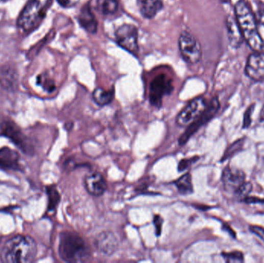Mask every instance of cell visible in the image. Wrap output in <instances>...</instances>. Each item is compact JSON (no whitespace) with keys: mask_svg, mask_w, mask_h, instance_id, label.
I'll return each mask as SVG.
<instances>
[{"mask_svg":"<svg viewBox=\"0 0 264 263\" xmlns=\"http://www.w3.org/2000/svg\"><path fill=\"white\" fill-rule=\"evenodd\" d=\"M59 255L67 262H83L91 257V251L85 240L77 232H63L60 235Z\"/></svg>","mask_w":264,"mask_h":263,"instance_id":"obj_3","label":"cell"},{"mask_svg":"<svg viewBox=\"0 0 264 263\" xmlns=\"http://www.w3.org/2000/svg\"><path fill=\"white\" fill-rule=\"evenodd\" d=\"M141 16L146 19H153L164 8L163 0H137Z\"/></svg>","mask_w":264,"mask_h":263,"instance_id":"obj_18","label":"cell"},{"mask_svg":"<svg viewBox=\"0 0 264 263\" xmlns=\"http://www.w3.org/2000/svg\"><path fill=\"white\" fill-rule=\"evenodd\" d=\"M181 57L189 64H196L202 58V48L200 42L190 32L182 31L179 38Z\"/></svg>","mask_w":264,"mask_h":263,"instance_id":"obj_5","label":"cell"},{"mask_svg":"<svg viewBox=\"0 0 264 263\" xmlns=\"http://www.w3.org/2000/svg\"><path fill=\"white\" fill-rule=\"evenodd\" d=\"M198 160H199V157H193V158L181 160L179 161V165H178V170L179 172H184L188 168L191 167Z\"/></svg>","mask_w":264,"mask_h":263,"instance_id":"obj_28","label":"cell"},{"mask_svg":"<svg viewBox=\"0 0 264 263\" xmlns=\"http://www.w3.org/2000/svg\"><path fill=\"white\" fill-rule=\"evenodd\" d=\"M0 169L4 170H20L19 154L7 147L0 148Z\"/></svg>","mask_w":264,"mask_h":263,"instance_id":"obj_16","label":"cell"},{"mask_svg":"<svg viewBox=\"0 0 264 263\" xmlns=\"http://www.w3.org/2000/svg\"><path fill=\"white\" fill-rule=\"evenodd\" d=\"M250 230L264 242V229L259 226H250Z\"/></svg>","mask_w":264,"mask_h":263,"instance_id":"obj_31","label":"cell"},{"mask_svg":"<svg viewBox=\"0 0 264 263\" xmlns=\"http://www.w3.org/2000/svg\"><path fill=\"white\" fill-rule=\"evenodd\" d=\"M94 102L100 107L108 105L112 102L114 98V89L105 90L102 87H98L93 90L92 93Z\"/></svg>","mask_w":264,"mask_h":263,"instance_id":"obj_20","label":"cell"},{"mask_svg":"<svg viewBox=\"0 0 264 263\" xmlns=\"http://www.w3.org/2000/svg\"><path fill=\"white\" fill-rule=\"evenodd\" d=\"M78 21L81 27L87 33L94 34L98 31V21L92 11L90 4H85L81 8L78 16Z\"/></svg>","mask_w":264,"mask_h":263,"instance_id":"obj_17","label":"cell"},{"mask_svg":"<svg viewBox=\"0 0 264 263\" xmlns=\"http://www.w3.org/2000/svg\"><path fill=\"white\" fill-rule=\"evenodd\" d=\"M37 84L38 85L41 86L45 91L48 93H52L55 90L56 85L54 81L49 77L46 75H40L37 78Z\"/></svg>","mask_w":264,"mask_h":263,"instance_id":"obj_25","label":"cell"},{"mask_svg":"<svg viewBox=\"0 0 264 263\" xmlns=\"http://www.w3.org/2000/svg\"><path fill=\"white\" fill-rule=\"evenodd\" d=\"M259 121L261 123H264V105L261 110L260 114H259Z\"/></svg>","mask_w":264,"mask_h":263,"instance_id":"obj_33","label":"cell"},{"mask_svg":"<svg viewBox=\"0 0 264 263\" xmlns=\"http://www.w3.org/2000/svg\"><path fill=\"white\" fill-rule=\"evenodd\" d=\"M222 255L226 262H243L244 261V255L239 251L229 252V253L223 252Z\"/></svg>","mask_w":264,"mask_h":263,"instance_id":"obj_26","label":"cell"},{"mask_svg":"<svg viewBox=\"0 0 264 263\" xmlns=\"http://www.w3.org/2000/svg\"><path fill=\"white\" fill-rule=\"evenodd\" d=\"M94 245L97 250L101 254L110 256L117 252L120 242L112 232H102L97 235Z\"/></svg>","mask_w":264,"mask_h":263,"instance_id":"obj_13","label":"cell"},{"mask_svg":"<svg viewBox=\"0 0 264 263\" xmlns=\"http://www.w3.org/2000/svg\"><path fill=\"white\" fill-rule=\"evenodd\" d=\"M235 18L244 40L255 51L264 48V41L258 30L257 21L245 0H239L234 7Z\"/></svg>","mask_w":264,"mask_h":263,"instance_id":"obj_1","label":"cell"},{"mask_svg":"<svg viewBox=\"0 0 264 263\" xmlns=\"http://www.w3.org/2000/svg\"><path fill=\"white\" fill-rule=\"evenodd\" d=\"M37 246L28 235H16L9 240L3 247L0 257L4 262L27 263L34 261Z\"/></svg>","mask_w":264,"mask_h":263,"instance_id":"obj_2","label":"cell"},{"mask_svg":"<svg viewBox=\"0 0 264 263\" xmlns=\"http://www.w3.org/2000/svg\"><path fill=\"white\" fill-rule=\"evenodd\" d=\"M244 139H239L236 140L233 145H231L229 148H227L226 152H225L224 155L222 158V161H224L225 160L229 159L231 157H233L235 154L241 151V148L244 147Z\"/></svg>","mask_w":264,"mask_h":263,"instance_id":"obj_24","label":"cell"},{"mask_svg":"<svg viewBox=\"0 0 264 263\" xmlns=\"http://www.w3.org/2000/svg\"><path fill=\"white\" fill-rule=\"evenodd\" d=\"M246 74L256 82H264V53L256 51L247 59Z\"/></svg>","mask_w":264,"mask_h":263,"instance_id":"obj_11","label":"cell"},{"mask_svg":"<svg viewBox=\"0 0 264 263\" xmlns=\"http://www.w3.org/2000/svg\"><path fill=\"white\" fill-rule=\"evenodd\" d=\"M0 86L7 91H16L19 87V74L10 64L0 66Z\"/></svg>","mask_w":264,"mask_h":263,"instance_id":"obj_15","label":"cell"},{"mask_svg":"<svg viewBox=\"0 0 264 263\" xmlns=\"http://www.w3.org/2000/svg\"><path fill=\"white\" fill-rule=\"evenodd\" d=\"M154 225H155V235L159 236L161 232V226H162L163 219L159 214H156L154 217Z\"/></svg>","mask_w":264,"mask_h":263,"instance_id":"obj_29","label":"cell"},{"mask_svg":"<svg viewBox=\"0 0 264 263\" xmlns=\"http://www.w3.org/2000/svg\"><path fill=\"white\" fill-rule=\"evenodd\" d=\"M174 184L178 189L179 194L182 196H188L194 192L193 178L189 173L185 174L180 178L174 181Z\"/></svg>","mask_w":264,"mask_h":263,"instance_id":"obj_21","label":"cell"},{"mask_svg":"<svg viewBox=\"0 0 264 263\" xmlns=\"http://www.w3.org/2000/svg\"><path fill=\"white\" fill-rule=\"evenodd\" d=\"M86 191L92 196L99 197L103 196L108 189V184L103 175L99 172H90L84 180Z\"/></svg>","mask_w":264,"mask_h":263,"instance_id":"obj_14","label":"cell"},{"mask_svg":"<svg viewBox=\"0 0 264 263\" xmlns=\"http://www.w3.org/2000/svg\"><path fill=\"white\" fill-rule=\"evenodd\" d=\"M253 189V186L250 182H244L242 185L241 186L239 189L234 193L235 196H236L239 200L243 201L247 196L250 195Z\"/></svg>","mask_w":264,"mask_h":263,"instance_id":"obj_27","label":"cell"},{"mask_svg":"<svg viewBox=\"0 0 264 263\" xmlns=\"http://www.w3.org/2000/svg\"><path fill=\"white\" fill-rule=\"evenodd\" d=\"M220 104L218 98H212L210 102L208 103L207 107H206L203 114L198 117L195 122H193L191 125H188L183 134L180 136L179 138V145L180 146L185 145L188 141V140L200 130V128H201L203 125L207 124L209 121L212 120L215 117L217 112L220 110Z\"/></svg>","mask_w":264,"mask_h":263,"instance_id":"obj_6","label":"cell"},{"mask_svg":"<svg viewBox=\"0 0 264 263\" xmlns=\"http://www.w3.org/2000/svg\"><path fill=\"white\" fill-rule=\"evenodd\" d=\"M53 0H29L17 19V26L22 31H34L43 22Z\"/></svg>","mask_w":264,"mask_h":263,"instance_id":"obj_4","label":"cell"},{"mask_svg":"<svg viewBox=\"0 0 264 263\" xmlns=\"http://www.w3.org/2000/svg\"><path fill=\"white\" fill-rule=\"evenodd\" d=\"M259 21H260V22H262V24H264V12L263 13H260Z\"/></svg>","mask_w":264,"mask_h":263,"instance_id":"obj_34","label":"cell"},{"mask_svg":"<svg viewBox=\"0 0 264 263\" xmlns=\"http://www.w3.org/2000/svg\"><path fill=\"white\" fill-rule=\"evenodd\" d=\"M228 38L229 43L233 48H239L244 43V37L236 22V18L229 16L226 19Z\"/></svg>","mask_w":264,"mask_h":263,"instance_id":"obj_19","label":"cell"},{"mask_svg":"<svg viewBox=\"0 0 264 263\" xmlns=\"http://www.w3.org/2000/svg\"><path fill=\"white\" fill-rule=\"evenodd\" d=\"M115 41L118 46L137 57L139 52L138 31L135 26L124 24L115 32Z\"/></svg>","mask_w":264,"mask_h":263,"instance_id":"obj_8","label":"cell"},{"mask_svg":"<svg viewBox=\"0 0 264 263\" xmlns=\"http://www.w3.org/2000/svg\"><path fill=\"white\" fill-rule=\"evenodd\" d=\"M46 194L48 196V211H54L60 203V193L55 185H51L46 187Z\"/></svg>","mask_w":264,"mask_h":263,"instance_id":"obj_22","label":"cell"},{"mask_svg":"<svg viewBox=\"0 0 264 263\" xmlns=\"http://www.w3.org/2000/svg\"><path fill=\"white\" fill-rule=\"evenodd\" d=\"M253 107H254V105H252L245 112L244 119V128H248L250 124H251V114L253 110Z\"/></svg>","mask_w":264,"mask_h":263,"instance_id":"obj_30","label":"cell"},{"mask_svg":"<svg viewBox=\"0 0 264 263\" xmlns=\"http://www.w3.org/2000/svg\"><path fill=\"white\" fill-rule=\"evenodd\" d=\"M174 90L173 80L164 74H160L153 78L149 87V101L154 107H160L164 96L171 94Z\"/></svg>","mask_w":264,"mask_h":263,"instance_id":"obj_7","label":"cell"},{"mask_svg":"<svg viewBox=\"0 0 264 263\" xmlns=\"http://www.w3.org/2000/svg\"><path fill=\"white\" fill-rule=\"evenodd\" d=\"M98 5L104 15H114L118 10L117 0H98Z\"/></svg>","mask_w":264,"mask_h":263,"instance_id":"obj_23","label":"cell"},{"mask_svg":"<svg viewBox=\"0 0 264 263\" xmlns=\"http://www.w3.org/2000/svg\"><path fill=\"white\" fill-rule=\"evenodd\" d=\"M246 175L241 169L227 166L222 174V181L225 190L234 194L245 182Z\"/></svg>","mask_w":264,"mask_h":263,"instance_id":"obj_12","label":"cell"},{"mask_svg":"<svg viewBox=\"0 0 264 263\" xmlns=\"http://www.w3.org/2000/svg\"><path fill=\"white\" fill-rule=\"evenodd\" d=\"M0 135L10 138L26 154L30 155L34 152V148L30 145V140L14 122L10 121L0 124Z\"/></svg>","mask_w":264,"mask_h":263,"instance_id":"obj_10","label":"cell"},{"mask_svg":"<svg viewBox=\"0 0 264 263\" xmlns=\"http://www.w3.org/2000/svg\"><path fill=\"white\" fill-rule=\"evenodd\" d=\"M207 105V101L203 97L195 98L179 112L176 119V125L182 128L191 125L203 114Z\"/></svg>","mask_w":264,"mask_h":263,"instance_id":"obj_9","label":"cell"},{"mask_svg":"<svg viewBox=\"0 0 264 263\" xmlns=\"http://www.w3.org/2000/svg\"><path fill=\"white\" fill-rule=\"evenodd\" d=\"M0 241H1V238H0Z\"/></svg>","mask_w":264,"mask_h":263,"instance_id":"obj_35","label":"cell"},{"mask_svg":"<svg viewBox=\"0 0 264 263\" xmlns=\"http://www.w3.org/2000/svg\"><path fill=\"white\" fill-rule=\"evenodd\" d=\"M243 202L246 203L256 204V203H264V199H259L256 197H251V196H247L245 199L243 200Z\"/></svg>","mask_w":264,"mask_h":263,"instance_id":"obj_32","label":"cell"}]
</instances>
